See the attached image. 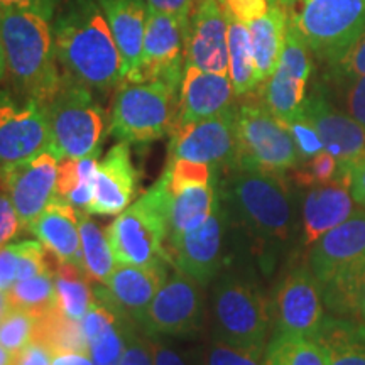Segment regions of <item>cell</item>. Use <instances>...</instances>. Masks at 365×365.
<instances>
[{
  "label": "cell",
  "mask_w": 365,
  "mask_h": 365,
  "mask_svg": "<svg viewBox=\"0 0 365 365\" xmlns=\"http://www.w3.org/2000/svg\"><path fill=\"white\" fill-rule=\"evenodd\" d=\"M51 365H95L88 352H59L53 354Z\"/></svg>",
  "instance_id": "55"
},
{
  "label": "cell",
  "mask_w": 365,
  "mask_h": 365,
  "mask_svg": "<svg viewBox=\"0 0 365 365\" xmlns=\"http://www.w3.org/2000/svg\"><path fill=\"white\" fill-rule=\"evenodd\" d=\"M287 26H289L287 14L279 0L274 4L267 14L247 24L255 70H257L261 85L277 68L286 43Z\"/></svg>",
  "instance_id": "28"
},
{
  "label": "cell",
  "mask_w": 365,
  "mask_h": 365,
  "mask_svg": "<svg viewBox=\"0 0 365 365\" xmlns=\"http://www.w3.org/2000/svg\"><path fill=\"white\" fill-rule=\"evenodd\" d=\"M14 364V354L9 352V350L4 349L0 345V365H12Z\"/></svg>",
  "instance_id": "58"
},
{
  "label": "cell",
  "mask_w": 365,
  "mask_h": 365,
  "mask_svg": "<svg viewBox=\"0 0 365 365\" xmlns=\"http://www.w3.org/2000/svg\"><path fill=\"white\" fill-rule=\"evenodd\" d=\"M49 129V153L65 158L98 156L105 113L90 88L63 73L56 95L44 107Z\"/></svg>",
  "instance_id": "5"
},
{
  "label": "cell",
  "mask_w": 365,
  "mask_h": 365,
  "mask_svg": "<svg viewBox=\"0 0 365 365\" xmlns=\"http://www.w3.org/2000/svg\"><path fill=\"white\" fill-rule=\"evenodd\" d=\"M279 4L289 26L328 63L365 31V0H279Z\"/></svg>",
  "instance_id": "8"
},
{
  "label": "cell",
  "mask_w": 365,
  "mask_h": 365,
  "mask_svg": "<svg viewBox=\"0 0 365 365\" xmlns=\"http://www.w3.org/2000/svg\"><path fill=\"white\" fill-rule=\"evenodd\" d=\"M178 90L161 81L117 85L108 132L120 143L148 144L170 135L178 117Z\"/></svg>",
  "instance_id": "6"
},
{
  "label": "cell",
  "mask_w": 365,
  "mask_h": 365,
  "mask_svg": "<svg viewBox=\"0 0 365 365\" xmlns=\"http://www.w3.org/2000/svg\"><path fill=\"white\" fill-rule=\"evenodd\" d=\"M7 78V65H6V54H4L2 44H0V83Z\"/></svg>",
  "instance_id": "59"
},
{
  "label": "cell",
  "mask_w": 365,
  "mask_h": 365,
  "mask_svg": "<svg viewBox=\"0 0 365 365\" xmlns=\"http://www.w3.org/2000/svg\"><path fill=\"white\" fill-rule=\"evenodd\" d=\"M237 107L195 122H175L170 132L168 159L210 164L217 170H234L237 153Z\"/></svg>",
  "instance_id": "11"
},
{
  "label": "cell",
  "mask_w": 365,
  "mask_h": 365,
  "mask_svg": "<svg viewBox=\"0 0 365 365\" xmlns=\"http://www.w3.org/2000/svg\"><path fill=\"white\" fill-rule=\"evenodd\" d=\"M78 212V210H76ZM81 254H83V271L90 281L105 282L115 269L110 244H108L107 228H102L90 213L78 212Z\"/></svg>",
  "instance_id": "33"
},
{
  "label": "cell",
  "mask_w": 365,
  "mask_h": 365,
  "mask_svg": "<svg viewBox=\"0 0 365 365\" xmlns=\"http://www.w3.org/2000/svg\"><path fill=\"white\" fill-rule=\"evenodd\" d=\"M78 185V158H65L58 164L56 190L54 196L66 200Z\"/></svg>",
  "instance_id": "48"
},
{
  "label": "cell",
  "mask_w": 365,
  "mask_h": 365,
  "mask_svg": "<svg viewBox=\"0 0 365 365\" xmlns=\"http://www.w3.org/2000/svg\"><path fill=\"white\" fill-rule=\"evenodd\" d=\"M145 4L153 11L171 14L185 24H190L191 12H193L196 0H145Z\"/></svg>",
  "instance_id": "50"
},
{
  "label": "cell",
  "mask_w": 365,
  "mask_h": 365,
  "mask_svg": "<svg viewBox=\"0 0 365 365\" xmlns=\"http://www.w3.org/2000/svg\"><path fill=\"white\" fill-rule=\"evenodd\" d=\"M293 171L294 182L299 186H304V188L327 185V182L339 180L341 176L339 161L328 150H322L317 156L304 161V164H298Z\"/></svg>",
  "instance_id": "39"
},
{
  "label": "cell",
  "mask_w": 365,
  "mask_h": 365,
  "mask_svg": "<svg viewBox=\"0 0 365 365\" xmlns=\"http://www.w3.org/2000/svg\"><path fill=\"white\" fill-rule=\"evenodd\" d=\"M166 279L168 266L140 267L117 264L110 277L95 286L93 294L97 303L140 327L145 312Z\"/></svg>",
  "instance_id": "18"
},
{
  "label": "cell",
  "mask_w": 365,
  "mask_h": 365,
  "mask_svg": "<svg viewBox=\"0 0 365 365\" xmlns=\"http://www.w3.org/2000/svg\"><path fill=\"white\" fill-rule=\"evenodd\" d=\"M314 340L327 365H365V323L357 318L327 314Z\"/></svg>",
  "instance_id": "27"
},
{
  "label": "cell",
  "mask_w": 365,
  "mask_h": 365,
  "mask_svg": "<svg viewBox=\"0 0 365 365\" xmlns=\"http://www.w3.org/2000/svg\"><path fill=\"white\" fill-rule=\"evenodd\" d=\"M284 124L287 129H289L291 135H293V140L296 144V149H298L301 161H308V159L317 156L322 150H325L314 125L301 110L296 113L293 118L284 122Z\"/></svg>",
  "instance_id": "42"
},
{
  "label": "cell",
  "mask_w": 365,
  "mask_h": 365,
  "mask_svg": "<svg viewBox=\"0 0 365 365\" xmlns=\"http://www.w3.org/2000/svg\"><path fill=\"white\" fill-rule=\"evenodd\" d=\"M218 190L223 205L259 240L282 242L293 232L294 202L286 176L232 170Z\"/></svg>",
  "instance_id": "3"
},
{
  "label": "cell",
  "mask_w": 365,
  "mask_h": 365,
  "mask_svg": "<svg viewBox=\"0 0 365 365\" xmlns=\"http://www.w3.org/2000/svg\"><path fill=\"white\" fill-rule=\"evenodd\" d=\"M309 269L319 287L350 279L365 269V210L357 208L344 223L327 232L309 250Z\"/></svg>",
  "instance_id": "14"
},
{
  "label": "cell",
  "mask_w": 365,
  "mask_h": 365,
  "mask_svg": "<svg viewBox=\"0 0 365 365\" xmlns=\"http://www.w3.org/2000/svg\"><path fill=\"white\" fill-rule=\"evenodd\" d=\"M345 178L349 180L350 193L354 196L355 205L365 210V154L346 171Z\"/></svg>",
  "instance_id": "53"
},
{
  "label": "cell",
  "mask_w": 365,
  "mask_h": 365,
  "mask_svg": "<svg viewBox=\"0 0 365 365\" xmlns=\"http://www.w3.org/2000/svg\"><path fill=\"white\" fill-rule=\"evenodd\" d=\"M355 210L346 178L309 188L303 203V244L312 247L327 232L344 223Z\"/></svg>",
  "instance_id": "25"
},
{
  "label": "cell",
  "mask_w": 365,
  "mask_h": 365,
  "mask_svg": "<svg viewBox=\"0 0 365 365\" xmlns=\"http://www.w3.org/2000/svg\"><path fill=\"white\" fill-rule=\"evenodd\" d=\"M56 176L58 159L49 150L0 173V186L11 198L24 230L54 198Z\"/></svg>",
  "instance_id": "19"
},
{
  "label": "cell",
  "mask_w": 365,
  "mask_h": 365,
  "mask_svg": "<svg viewBox=\"0 0 365 365\" xmlns=\"http://www.w3.org/2000/svg\"><path fill=\"white\" fill-rule=\"evenodd\" d=\"M301 112L317 129L323 148L336 158L341 176L365 154V129L346 112L336 110L322 91L304 100Z\"/></svg>",
  "instance_id": "21"
},
{
  "label": "cell",
  "mask_w": 365,
  "mask_h": 365,
  "mask_svg": "<svg viewBox=\"0 0 365 365\" xmlns=\"http://www.w3.org/2000/svg\"><path fill=\"white\" fill-rule=\"evenodd\" d=\"M154 339V365H188L186 359L173 346Z\"/></svg>",
  "instance_id": "54"
},
{
  "label": "cell",
  "mask_w": 365,
  "mask_h": 365,
  "mask_svg": "<svg viewBox=\"0 0 365 365\" xmlns=\"http://www.w3.org/2000/svg\"><path fill=\"white\" fill-rule=\"evenodd\" d=\"M49 150L44 107L12 90L0 88V173Z\"/></svg>",
  "instance_id": "10"
},
{
  "label": "cell",
  "mask_w": 365,
  "mask_h": 365,
  "mask_svg": "<svg viewBox=\"0 0 365 365\" xmlns=\"http://www.w3.org/2000/svg\"><path fill=\"white\" fill-rule=\"evenodd\" d=\"M203 365H264V355L237 349L220 340H213L207 346Z\"/></svg>",
  "instance_id": "44"
},
{
  "label": "cell",
  "mask_w": 365,
  "mask_h": 365,
  "mask_svg": "<svg viewBox=\"0 0 365 365\" xmlns=\"http://www.w3.org/2000/svg\"><path fill=\"white\" fill-rule=\"evenodd\" d=\"M264 365H327V359L314 339L274 331L264 352Z\"/></svg>",
  "instance_id": "34"
},
{
  "label": "cell",
  "mask_w": 365,
  "mask_h": 365,
  "mask_svg": "<svg viewBox=\"0 0 365 365\" xmlns=\"http://www.w3.org/2000/svg\"><path fill=\"white\" fill-rule=\"evenodd\" d=\"M0 44L11 90L46 107L63 80L49 21L34 12L0 7Z\"/></svg>",
  "instance_id": "2"
},
{
  "label": "cell",
  "mask_w": 365,
  "mask_h": 365,
  "mask_svg": "<svg viewBox=\"0 0 365 365\" xmlns=\"http://www.w3.org/2000/svg\"><path fill=\"white\" fill-rule=\"evenodd\" d=\"M235 135L234 170L284 176L301 164L289 129L262 102H245L237 107Z\"/></svg>",
  "instance_id": "9"
},
{
  "label": "cell",
  "mask_w": 365,
  "mask_h": 365,
  "mask_svg": "<svg viewBox=\"0 0 365 365\" xmlns=\"http://www.w3.org/2000/svg\"><path fill=\"white\" fill-rule=\"evenodd\" d=\"M53 354L38 341H31L19 352L14 354L12 365H51Z\"/></svg>",
  "instance_id": "52"
},
{
  "label": "cell",
  "mask_w": 365,
  "mask_h": 365,
  "mask_svg": "<svg viewBox=\"0 0 365 365\" xmlns=\"http://www.w3.org/2000/svg\"><path fill=\"white\" fill-rule=\"evenodd\" d=\"M118 365H154V339L127 319L125 346Z\"/></svg>",
  "instance_id": "41"
},
{
  "label": "cell",
  "mask_w": 365,
  "mask_h": 365,
  "mask_svg": "<svg viewBox=\"0 0 365 365\" xmlns=\"http://www.w3.org/2000/svg\"><path fill=\"white\" fill-rule=\"evenodd\" d=\"M203 322V286L176 271L154 296L140 328L150 336H190L202 330Z\"/></svg>",
  "instance_id": "13"
},
{
  "label": "cell",
  "mask_w": 365,
  "mask_h": 365,
  "mask_svg": "<svg viewBox=\"0 0 365 365\" xmlns=\"http://www.w3.org/2000/svg\"><path fill=\"white\" fill-rule=\"evenodd\" d=\"M185 65L228 75V19L218 0H196L186 34Z\"/></svg>",
  "instance_id": "20"
},
{
  "label": "cell",
  "mask_w": 365,
  "mask_h": 365,
  "mask_svg": "<svg viewBox=\"0 0 365 365\" xmlns=\"http://www.w3.org/2000/svg\"><path fill=\"white\" fill-rule=\"evenodd\" d=\"M140 173L130 159L127 143H118L98 163L95 200L90 215H120L139 193Z\"/></svg>",
  "instance_id": "22"
},
{
  "label": "cell",
  "mask_w": 365,
  "mask_h": 365,
  "mask_svg": "<svg viewBox=\"0 0 365 365\" xmlns=\"http://www.w3.org/2000/svg\"><path fill=\"white\" fill-rule=\"evenodd\" d=\"M228 212L222 198L208 220L195 230L170 239L171 264L176 271L207 286L223 266V237Z\"/></svg>",
  "instance_id": "17"
},
{
  "label": "cell",
  "mask_w": 365,
  "mask_h": 365,
  "mask_svg": "<svg viewBox=\"0 0 365 365\" xmlns=\"http://www.w3.org/2000/svg\"><path fill=\"white\" fill-rule=\"evenodd\" d=\"M228 76L237 97L252 93L261 86L255 70L247 24L228 19Z\"/></svg>",
  "instance_id": "32"
},
{
  "label": "cell",
  "mask_w": 365,
  "mask_h": 365,
  "mask_svg": "<svg viewBox=\"0 0 365 365\" xmlns=\"http://www.w3.org/2000/svg\"><path fill=\"white\" fill-rule=\"evenodd\" d=\"M33 341L44 345L51 354L88 352V340L81 323L68 318L59 308L38 317Z\"/></svg>",
  "instance_id": "31"
},
{
  "label": "cell",
  "mask_w": 365,
  "mask_h": 365,
  "mask_svg": "<svg viewBox=\"0 0 365 365\" xmlns=\"http://www.w3.org/2000/svg\"><path fill=\"white\" fill-rule=\"evenodd\" d=\"M212 312L215 340L264 355L272 313L257 286L235 274L222 276L213 289Z\"/></svg>",
  "instance_id": "7"
},
{
  "label": "cell",
  "mask_w": 365,
  "mask_h": 365,
  "mask_svg": "<svg viewBox=\"0 0 365 365\" xmlns=\"http://www.w3.org/2000/svg\"><path fill=\"white\" fill-rule=\"evenodd\" d=\"M312 70L308 44L293 27L287 26L286 43L277 68L261 85V102L281 122L293 118L303 107Z\"/></svg>",
  "instance_id": "15"
},
{
  "label": "cell",
  "mask_w": 365,
  "mask_h": 365,
  "mask_svg": "<svg viewBox=\"0 0 365 365\" xmlns=\"http://www.w3.org/2000/svg\"><path fill=\"white\" fill-rule=\"evenodd\" d=\"M54 284L58 293V308L76 322H80L97 301L88 276L78 264L59 262L54 259Z\"/></svg>",
  "instance_id": "30"
},
{
  "label": "cell",
  "mask_w": 365,
  "mask_h": 365,
  "mask_svg": "<svg viewBox=\"0 0 365 365\" xmlns=\"http://www.w3.org/2000/svg\"><path fill=\"white\" fill-rule=\"evenodd\" d=\"M122 58V78L143 61L148 4L145 0H97Z\"/></svg>",
  "instance_id": "26"
},
{
  "label": "cell",
  "mask_w": 365,
  "mask_h": 365,
  "mask_svg": "<svg viewBox=\"0 0 365 365\" xmlns=\"http://www.w3.org/2000/svg\"><path fill=\"white\" fill-rule=\"evenodd\" d=\"M51 27L58 63L65 73L88 88H117L122 58L97 0H65Z\"/></svg>",
  "instance_id": "1"
},
{
  "label": "cell",
  "mask_w": 365,
  "mask_h": 365,
  "mask_svg": "<svg viewBox=\"0 0 365 365\" xmlns=\"http://www.w3.org/2000/svg\"><path fill=\"white\" fill-rule=\"evenodd\" d=\"M22 223L7 193L0 191V249L21 234Z\"/></svg>",
  "instance_id": "47"
},
{
  "label": "cell",
  "mask_w": 365,
  "mask_h": 365,
  "mask_svg": "<svg viewBox=\"0 0 365 365\" xmlns=\"http://www.w3.org/2000/svg\"><path fill=\"white\" fill-rule=\"evenodd\" d=\"M227 19L250 24L271 11L277 0H218Z\"/></svg>",
  "instance_id": "45"
},
{
  "label": "cell",
  "mask_w": 365,
  "mask_h": 365,
  "mask_svg": "<svg viewBox=\"0 0 365 365\" xmlns=\"http://www.w3.org/2000/svg\"><path fill=\"white\" fill-rule=\"evenodd\" d=\"M27 232L36 235L53 259L83 267L78 212L66 200L54 196L27 227Z\"/></svg>",
  "instance_id": "24"
},
{
  "label": "cell",
  "mask_w": 365,
  "mask_h": 365,
  "mask_svg": "<svg viewBox=\"0 0 365 365\" xmlns=\"http://www.w3.org/2000/svg\"><path fill=\"white\" fill-rule=\"evenodd\" d=\"M170 198L168 181L161 176L107 227L115 264L170 266Z\"/></svg>",
  "instance_id": "4"
},
{
  "label": "cell",
  "mask_w": 365,
  "mask_h": 365,
  "mask_svg": "<svg viewBox=\"0 0 365 365\" xmlns=\"http://www.w3.org/2000/svg\"><path fill=\"white\" fill-rule=\"evenodd\" d=\"M11 301L14 308L26 309L36 317L58 308V293L54 284V264L51 269L29 279L17 281L11 289Z\"/></svg>",
  "instance_id": "35"
},
{
  "label": "cell",
  "mask_w": 365,
  "mask_h": 365,
  "mask_svg": "<svg viewBox=\"0 0 365 365\" xmlns=\"http://www.w3.org/2000/svg\"><path fill=\"white\" fill-rule=\"evenodd\" d=\"M237 97L228 75L203 71L193 65H185L178 97L176 122H195L218 115L235 107Z\"/></svg>",
  "instance_id": "23"
},
{
  "label": "cell",
  "mask_w": 365,
  "mask_h": 365,
  "mask_svg": "<svg viewBox=\"0 0 365 365\" xmlns=\"http://www.w3.org/2000/svg\"><path fill=\"white\" fill-rule=\"evenodd\" d=\"M323 296L312 269L294 267L282 277L274 294L272 309L276 331L314 339L325 322Z\"/></svg>",
  "instance_id": "16"
},
{
  "label": "cell",
  "mask_w": 365,
  "mask_h": 365,
  "mask_svg": "<svg viewBox=\"0 0 365 365\" xmlns=\"http://www.w3.org/2000/svg\"><path fill=\"white\" fill-rule=\"evenodd\" d=\"M336 81L344 85L345 112L365 129V75Z\"/></svg>",
  "instance_id": "46"
},
{
  "label": "cell",
  "mask_w": 365,
  "mask_h": 365,
  "mask_svg": "<svg viewBox=\"0 0 365 365\" xmlns=\"http://www.w3.org/2000/svg\"><path fill=\"white\" fill-rule=\"evenodd\" d=\"M355 318L365 323V276H364V279H362V284H360L359 299H357V309H355Z\"/></svg>",
  "instance_id": "57"
},
{
  "label": "cell",
  "mask_w": 365,
  "mask_h": 365,
  "mask_svg": "<svg viewBox=\"0 0 365 365\" xmlns=\"http://www.w3.org/2000/svg\"><path fill=\"white\" fill-rule=\"evenodd\" d=\"M38 317L26 309L14 308L0 322V345L11 354H17L33 341Z\"/></svg>",
  "instance_id": "38"
},
{
  "label": "cell",
  "mask_w": 365,
  "mask_h": 365,
  "mask_svg": "<svg viewBox=\"0 0 365 365\" xmlns=\"http://www.w3.org/2000/svg\"><path fill=\"white\" fill-rule=\"evenodd\" d=\"M220 182V181H218ZM218 182L207 186H191L170 198V239L202 227L220 202Z\"/></svg>",
  "instance_id": "29"
},
{
  "label": "cell",
  "mask_w": 365,
  "mask_h": 365,
  "mask_svg": "<svg viewBox=\"0 0 365 365\" xmlns=\"http://www.w3.org/2000/svg\"><path fill=\"white\" fill-rule=\"evenodd\" d=\"M328 65L335 80L365 75V31L339 58L333 59Z\"/></svg>",
  "instance_id": "43"
},
{
  "label": "cell",
  "mask_w": 365,
  "mask_h": 365,
  "mask_svg": "<svg viewBox=\"0 0 365 365\" xmlns=\"http://www.w3.org/2000/svg\"><path fill=\"white\" fill-rule=\"evenodd\" d=\"M14 309L11 294H9V289H0V322L7 317Z\"/></svg>",
  "instance_id": "56"
},
{
  "label": "cell",
  "mask_w": 365,
  "mask_h": 365,
  "mask_svg": "<svg viewBox=\"0 0 365 365\" xmlns=\"http://www.w3.org/2000/svg\"><path fill=\"white\" fill-rule=\"evenodd\" d=\"M0 7L34 12L51 22L58 12L59 0H0Z\"/></svg>",
  "instance_id": "49"
},
{
  "label": "cell",
  "mask_w": 365,
  "mask_h": 365,
  "mask_svg": "<svg viewBox=\"0 0 365 365\" xmlns=\"http://www.w3.org/2000/svg\"><path fill=\"white\" fill-rule=\"evenodd\" d=\"M132 322V319H130ZM127 319L117 317L88 341V354L95 365H118L125 346Z\"/></svg>",
  "instance_id": "37"
},
{
  "label": "cell",
  "mask_w": 365,
  "mask_h": 365,
  "mask_svg": "<svg viewBox=\"0 0 365 365\" xmlns=\"http://www.w3.org/2000/svg\"><path fill=\"white\" fill-rule=\"evenodd\" d=\"M188 26L171 16L148 7L143 61L127 81H161L180 91L185 71V49Z\"/></svg>",
  "instance_id": "12"
},
{
  "label": "cell",
  "mask_w": 365,
  "mask_h": 365,
  "mask_svg": "<svg viewBox=\"0 0 365 365\" xmlns=\"http://www.w3.org/2000/svg\"><path fill=\"white\" fill-rule=\"evenodd\" d=\"M220 170L210 164L188 161V159H168L166 170L163 176L166 178L170 193L191 188V186H207L218 182Z\"/></svg>",
  "instance_id": "36"
},
{
  "label": "cell",
  "mask_w": 365,
  "mask_h": 365,
  "mask_svg": "<svg viewBox=\"0 0 365 365\" xmlns=\"http://www.w3.org/2000/svg\"><path fill=\"white\" fill-rule=\"evenodd\" d=\"M17 252L14 244L0 249V289H11L17 282Z\"/></svg>",
  "instance_id": "51"
},
{
  "label": "cell",
  "mask_w": 365,
  "mask_h": 365,
  "mask_svg": "<svg viewBox=\"0 0 365 365\" xmlns=\"http://www.w3.org/2000/svg\"><path fill=\"white\" fill-rule=\"evenodd\" d=\"M17 252V281L29 279V277L43 274L53 267V255L46 250L39 240H22L14 244Z\"/></svg>",
  "instance_id": "40"
}]
</instances>
